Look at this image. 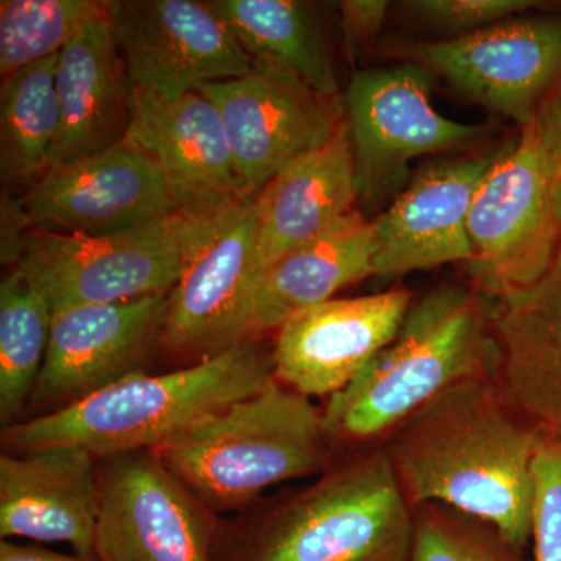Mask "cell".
<instances>
[{"label": "cell", "mask_w": 561, "mask_h": 561, "mask_svg": "<svg viewBox=\"0 0 561 561\" xmlns=\"http://www.w3.org/2000/svg\"><path fill=\"white\" fill-rule=\"evenodd\" d=\"M493 378L456 383L400 424L386 448L409 504L445 505L531 540L534 461L545 432L513 415Z\"/></svg>", "instance_id": "cell-1"}, {"label": "cell", "mask_w": 561, "mask_h": 561, "mask_svg": "<svg viewBox=\"0 0 561 561\" xmlns=\"http://www.w3.org/2000/svg\"><path fill=\"white\" fill-rule=\"evenodd\" d=\"M272 353L256 339L187 368L130 376L108 389L2 431L10 451L73 445L95 459L158 451L228 405L275 381Z\"/></svg>", "instance_id": "cell-2"}, {"label": "cell", "mask_w": 561, "mask_h": 561, "mask_svg": "<svg viewBox=\"0 0 561 561\" xmlns=\"http://www.w3.org/2000/svg\"><path fill=\"white\" fill-rule=\"evenodd\" d=\"M485 295L440 286L412 301L393 341L321 412L330 442L379 437L456 383L493 378L501 348Z\"/></svg>", "instance_id": "cell-3"}, {"label": "cell", "mask_w": 561, "mask_h": 561, "mask_svg": "<svg viewBox=\"0 0 561 561\" xmlns=\"http://www.w3.org/2000/svg\"><path fill=\"white\" fill-rule=\"evenodd\" d=\"M413 529L383 449L328 470L257 522L221 526L214 561H409Z\"/></svg>", "instance_id": "cell-4"}, {"label": "cell", "mask_w": 561, "mask_h": 561, "mask_svg": "<svg viewBox=\"0 0 561 561\" xmlns=\"http://www.w3.org/2000/svg\"><path fill=\"white\" fill-rule=\"evenodd\" d=\"M330 445L311 398L275 379L154 453L219 515L276 483L323 471Z\"/></svg>", "instance_id": "cell-5"}, {"label": "cell", "mask_w": 561, "mask_h": 561, "mask_svg": "<svg viewBox=\"0 0 561 561\" xmlns=\"http://www.w3.org/2000/svg\"><path fill=\"white\" fill-rule=\"evenodd\" d=\"M206 216L180 210L146 227L105 236L32 230L16 267L38 287L51 313L169 294Z\"/></svg>", "instance_id": "cell-6"}, {"label": "cell", "mask_w": 561, "mask_h": 561, "mask_svg": "<svg viewBox=\"0 0 561 561\" xmlns=\"http://www.w3.org/2000/svg\"><path fill=\"white\" fill-rule=\"evenodd\" d=\"M465 264L486 298L530 286L548 271L561 242V224L534 122L501 147L472 201Z\"/></svg>", "instance_id": "cell-7"}, {"label": "cell", "mask_w": 561, "mask_h": 561, "mask_svg": "<svg viewBox=\"0 0 561 561\" xmlns=\"http://www.w3.org/2000/svg\"><path fill=\"white\" fill-rule=\"evenodd\" d=\"M261 191V190H260ZM247 191L208 214L169 294L162 346L219 354L251 341L257 268V194Z\"/></svg>", "instance_id": "cell-8"}, {"label": "cell", "mask_w": 561, "mask_h": 561, "mask_svg": "<svg viewBox=\"0 0 561 561\" xmlns=\"http://www.w3.org/2000/svg\"><path fill=\"white\" fill-rule=\"evenodd\" d=\"M434 73L415 62L357 70L343 95L357 202L376 206L408 179L421 154L470 146L483 127L449 119L431 101Z\"/></svg>", "instance_id": "cell-9"}, {"label": "cell", "mask_w": 561, "mask_h": 561, "mask_svg": "<svg viewBox=\"0 0 561 561\" xmlns=\"http://www.w3.org/2000/svg\"><path fill=\"white\" fill-rule=\"evenodd\" d=\"M99 561H214L221 524L154 451L98 459Z\"/></svg>", "instance_id": "cell-10"}, {"label": "cell", "mask_w": 561, "mask_h": 561, "mask_svg": "<svg viewBox=\"0 0 561 561\" xmlns=\"http://www.w3.org/2000/svg\"><path fill=\"white\" fill-rule=\"evenodd\" d=\"M253 60L247 76L198 90L219 111L245 191L262 190L290 162L327 144L345 121L343 95L320 94L279 62Z\"/></svg>", "instance_id": "cell-11"}, {"label": "cell", "mask_w": 561, "mask_h": 561, "mask_svg": "<svg viewBox=\"0 0 561 561\" xmlns=\"http://www.w3.org/2000/svg\"><path fill=\"white\" fill-rule=\"evenodd\" d=\"M411 62L526 127L561 81V18L519 14L463 36L405 46Z\"/></svg>", "instance_id": "cell-12"}, {"label": "cell", "mask_w": 561, "mask_h": 561, "mask_svg": "<svg viewBox=\"0 0 561 561\" xmlns=\"http://www.w3.org/2000/svg\"><path fill=\"white\" fill-rule=\"evenodd\" d=\"M114 39L131 90L180 98L253 69L227 22L197 0L110 2Z\"/></svg>", "instance_id": "cell-13"}, {"label": "cell", "mask_w": 561, "mask_h": 561, "mask_svg": "<svg viewBox=\"0 0 561 561\" xmlns=\"http://www.w3.org/2000/svg\"><path fill=\"white\" fill-rule=\"evenodd\" d=\"M21 203L32 230L76 236L135 230L180 213L160 165L127 139L50 165Z\"/></svg>", "instance_id": "cell-14"}, {"label": "cell", "mask_w": 561, "mask_h": 561, "mask_svg": "<svg viewBox=\"0 0 561 561\" xmlns=\"http://www.w3.org/2000/svg\"><path fill=\"white\" fill-rule=\"evenodd\" d=\"M169 294L113 305L73 306L54 313L33 404L58 411L146 373L162 345Z\"/></svg>", "instance_id": "cell-15"}, {"label": "cell", "mask_w": 561, "mask_h": 561, "mask_svg": "<svg viewBox=\"0 0 561 561\" xmlns=\"http://www.w3.org/2000/svg\"><path fill=\"white\" fill-rule=\"evenodd\" d=\"M408 290L332 298L295 313L272 350L276 381L305 397H332L400 331L412 305Z\"/></svg>", "instance_id": "cell-16"}, {"label": "cell", "mask_w": 561, "mask_h": 561, "mask_svg": "<svg viewBox=\"0 0 561 561\" xmlns=\"http://www.w3.org/2000/svg\"><path fill=\"white\" fill-rule=\"evenodd\" d=\"M500 149L424 169L371 220L373 273L401 276L472 257L468 219Z\"/></svg>", "instance_id": "cell-17"}, {"label": "cell", "mask_w": 561, "mask_h": 561, "mask_svg": "<svg viewBox=\"0 0 561 561\" xmlns=\"http://www.w3.org/2000/svg\"><path fill=\"white\" fill-rule=\"evenodd\" d=\"M125 139L157 161L181 213L206 216L247 192L219 111L202 92L169 99L131 90Z\"/></svg>", "instance_id": "cell-18"}, {"label": "cell", "mask_w": 561, "mask_h": 561, "mask_svg": "<svg viewBox=\"0 0 561 561\" xmlns=\"http://www.w3.org/2000/svg\"><path fill=\"white\" fill-rule=\"evenodd\" d=\"M98 459L73 445L0 456V537L66 542L92 556L98 527Z\"/></svg>", "instance_id": "cell-19"}, {"label": "cell", "mask_w": 561, "mask_h": 561, "mask_svg": "<svg viewBox=\"0 0 561 561\" xmlns=\"http://www.w3.org/2000/svg\"><path fill=\"white\" fill-rule=\"evenodd\" d=\"M505 397L561 440V242L548 271L490 306Z\"/></svg>", "instance_id": "cell-20"}, {"label": "cell", "mask_w": 561, "mask_h": 561, "mask_svg": "<svg viewBox=\"0 0 561 561\" xmlns=\"http://www.w3.org/2000/svg\"><path fill=\"white\" fill-rule=\"evenodd\" d=\"M356 172L348 122L327 144L302 154L257 194V268L319 238L356 209Z\"/></svg>", "instance_id": "cell-21"}, {"label": "cell", "mask_w": 561, "mask_h": 561, "mask_svg": "<svg viewBox=\"0 0 561 561\" xmlns=\"http://www.w3.org/2000/svg\"><path fill=\"white\" fill-rule=\"evenodd\" d=\"M57 91L62 125L50 165L90 157L125 139L131 88L111 28L110 7L58 55Z\"/></svg>", "instance_id": "cell-22"}, {"label": "cell", "mask_w": 561, "mask_h": 561, "mask_svg": "<svg viewBox=\"0 0 561 561\" xmlns=\"http://www.w3.org/2000/svg\"><path fill=\"white\" fill-rule=\"evenodd\" d=\"M373 228L353 209L311 242L291 250L261 273L250 337L279 330L295 313L328 300L373 273Z\"/></svg>", "instance_id": "cell-23"}, {"label": "cell", "mask_w": 561, "mask_h": 561, "mask_svg": "<svg viewBox=\"0 0 561 561\" xmlns=\"http://www.w3.org/2000/svg\"><path fill=\"white\" fill-rule=\"evenodd\" d=\"M251 58H267L297 73L312 90L341 94L337 73L311 7L297 0H208Z\"/></svg>", "instance_id": "cell-24"}, {"label": "cell", "mask_w": 561, "mask_h": 561, "mask_svg": "<svg viewBox=\"0 0 561 561\" xmlns=\"http://www.w3.org/2000/svg\"><path fill=\"white\" fill-rule=\"evenodd\" d=\"M58 55L18 70L0 87V168L3 183L38 179L61 135Z\"/></svg>", "instance_id": "cell-25"}, {"label": "cell", "mask_w": 561, "mask_h": 561, "mask_svg": "<svg viewBox=\"0 0 561 561\" xmlns=\"http://www.w3.org/2000/svg\"><path fill=\"white\" fill-rule=\"evenodd\" d=\"M51 309L31 278L14 267L0 284V423H20L38 382L51 328Z\"/></svg>", "instance_id": "cell-26"}, {"label": "cell", "mask_w": 561, "mask_h": 561, "mask_svg": "<svg viewBox=\"0 0 561 561\" xmlns=\"http://www.w3.org/2000/svg\"><path fill=\"white\" fill-rule=\"evenodd\" d=\"M94 0H2L0 2V76L60 55L88 22L108 11Z\"/></svg>", "instance_id": "cell-27"}, {"label": "cell", "mask_w": 561, "mask_h": 561, "mask_svg": "<svg viewBox=\"0 0 561 561\" xmlns=\"http://www.w3.org/2000/svg\"><path fill=\"white\" fill-rule=\"evenodd\" d=\"M490 524L445 505H421L409 561H523Z\"/></svg>", "instance_id": "cell-28"}, {"label": "cell", "mask_w": 561, "mask_h": 561, "mask_svg": "<svg viewBox=\"0 0 561 561\" xmlns=\"http://www.w3.org/2000/svg\"><path fill=\"white\" fill-rule=\"evenodd\" d=\"M534 561H561V440L545 434L534 461Z\"/></svg>", "instance_id": "cell-29"}, {"label": "cell", "mask_w": 561, "mask_h": 561, "mask_svg": "<svg viewBox=\"0 0 561 561\" xmlns=\"http://www.w3.org/2000/svg\"><path fill=\"white\" fill-rule=\"evenodd\" d=\"M540 2L535 0H413L404 3L423 24L456 36L481 31L497 22L526 13Z\"/></svg>", "instance_id": "cell-30"}, {"label": "cell", "mask_w": 561, "mask_h": 561, "mask_svg": "<svg viewBox=\"0 0 561 561\" xmlns=\"http://www.w3.org/2000/svg\"><path fill=\"white\" fill-rule=\"evenodd\" d=\"M538 146L551 184L553 206L561 224V81L542 101L534 117Z\"/></svg>", "instance_id": "cell-31"}, {"label": "cell", "mask_w": 561, "mask_h": 561, "mask_svg": "<svg viewBox=\"0 0 561 561\" xmlns=\"http://www.w3.org/2000/svg\"><path fill=\"white\" fill-rule=\"evenodd\" d=\"M390 3L386 0H343L339 3L343 41L351 61H356L381 32Z\"/></svg>", "instance_id": "cell-32"}, {"label": "cell", "mask_w": 561, "mask_h": 561, "mask_svg": "<svg viewBox=\"0 0 561 561\" xmlns=\"http://www.w3.org/2000/svg\"><path fill=\"white\" fill-rule=\"evenodd\" d=\"M0 561H99L92 556H66V553L50 551L39 545H18V542H0Z\"/></svg>", "instance_id": "cell-33"}]
</instances>
